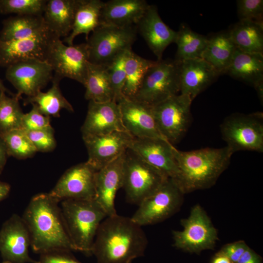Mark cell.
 I'll return each instance as SVG.
<instances>
[{
    "label": "cell",
    "instance_id": "obj_23",
    "mask_svg": "<svg viewBox=\"0 0 263 263\" xmlns=\"http://www.w3.org/2000/svg\"><path fill=\"white\" fill-rule=\"evenodd\" d=\"M179 62L180 92L193 100L219 77L220 74L202 58Z\"/></svg>",
    "mask_w": 263,
    "mask_h": 263
},
{
    "label": "cell",
    "instance_id": "obj_17",
    "mask_svg": "<svg viewBox=\"0 0 263 263\" xmlns=\"http://www.w3.org/2000/svg\"><path fill=\"white\" fill-rule=\"evenodd\" d=\"M31 240L22 217L13 214L0 230V253L3 261L12 263H38L29 255Z\"/></svg>",
    "mask_w": 263,
    "mask_h": 263
},
{
    "label": "cell",
    "instance_id": "obj_4",
    "mask_svg": "<svg viewBox=\"0 0 263 263\" xmlns=\"http://www.w3.org/2000/svg\"><path fill=\"white\" fill-rule=\"evenodd\" d=\"M60 203L62 218L75 251L92 255L97 231L106 214L94 200L68 199Z\"/></svg>",
    "mask_w": 263,
    "mask_h": 263
},
{
    "label": "cell",
    "instance_id": "obj_1",
    "mask_svg": "<svg viewBox=\"0 0 263 263\" xmlns=\"http://www.w3.org/2000/svg\"><path fill=\"white\" fill-rule=\"evenodd\" d=\"M142 226L131 218L107 216L100 224L92 248L96 263H132L144 255L148 245Z\"/></svg>",
    "mask_w": 263,
    "mask_h": 263
},
{
    "label": "cell",
    "instance_id": "obj_30",
    "mask_svg": "<svg viewBox=\"0 0 263 263\" xmlns=\"http://www.w3.org/2000/svg\"><path fill=\"white\" fill-rule=\"evenodd\" d=\"M47 28L42 16L17 15L3 21L0 40L6 41L29 38Z\"/></svg>",
    "mask_w": 263,
    "mask_h": 263
},
{
    "label": "cell",
    "instance_id": "obj_26",
    "mask_svg": "<svg viewBox=\"0 0 263 263\" xmlns=\"http://www.w3.org/2000/svg\"><path fill=\"white\" fill-rule=\"evenodd\" d=\"M225 74L255 89L263 83V54L245 53L236 48Z\"/></svg>",
    "mask_w": 263,
    "mask_h": 263
},
{
    "label": "cell",
    "instance_id": "obj_28",
    "mask_svg": "<svg viewBox=\"0 0 263 263\" xmlns=\"http://www.w3.org/2000/svg\"><path fill=\"white\" fill-rule=\"evenodd\" d=\"M227 31L239 50L248 53L263 54V22L239 20Z\"/></svg>",
    "mask_w": 263,
    "mask_h": 263
},
{
    "label": "cell",
    "instance_id": "obj_42",
    "mask_svg": "<svg viewBox=\"0 0 263 263\" xmlns=\"http://www.w3.org/2000/svg\"><path fill=\"white\" fill-rule=\"evenodd\" d=\"M68 250H55L40 254L38 263H82Z\"/></svg>",
    "mask_w": 263,
    "mask_h": 263
},
{
    "label": "cell",
    "instance_id": "obj_9",
    "mask_svg": "<svg viewBox=\"0 0 263 263\" xmlns=\"http://www.w3.org/2000/svg\"><path fill=\"white\" fill-rule=\"evenodd\" d=\"M183 230H173V246L191 253L213 249L218 240L216 228L204 208L193 206L188 218L181 220Z\"/></svg>",
    "mask_w": 263,
    "mask_h": 263
},
{
    "label": "cell",
    "instance_id": "obj_6",
    "mask_svg": "<svg viewBox=\"0 0 263 263\" xmlns=\"http://www.w3.org/2000/svg\"><path fill=\"white\" fill-rule=\"evenodd\" d=\"M137 33L135 25H99L87 39L89 61L108 67L119 54L132 50Z\"/></svg>",
    "mask_w": 263,
    "mask_h": 263
},
{
    "label": "cell",
    "instance_id": "obj_8",
    "mask_svg": "<svg viewBox=\"0 0 263 263\" xmlns=\"http://www.w3.org/2000/svg\"><path fill=\"white\" fill-rule=\"evenodd\" d=\"M180 92L179 62L161 59L147 72L139 90L132 98L154 106Z\"/></svg>",
    "mask_w": 263,
    "mask_h": 263
},
{
    "label": "cell",
    "instance_id": "obj_24",
    "mask_svg": "<svg viewBox=\"0 0 263 263\" xmlns=\"http://www.w3.org/2000/svg\"><path fill=\"white\" fill-rule=\"evenodd\" d=\"M150 4L145 0H111L104 2L100 25H136Z\"/></svg>",
    "mask_w": 263,
    "mask_h": 263
},
{
    "label": "cell",
    "instance_id": "obj_41",
    "mask_svg": "<svg viewBox=\"0 0 263 263\" xmlns=\"http://www.w3.org/2000/svg\"><path fill=\"white\" fill-rule=\"evenodd\" d=\"M51 127L50 117L43 114L34 105L28 113L23 115L21 128L25 131L39 130Z\"/></svg>",
    "mask_w": 263,
    "mask_h": 263
},
{
    "label": "cell",
    "instance_id": "obj_39",
    "mask_svg": "<svg viewBox=\"0 0 263 263\" xmlns=\"http://www.w3.org/2000/svg\"><path fill=\"white\" fill-rule=\"evenodd\" d=\"M236 3L239 20L263 22V0H238Z\"/></svg>",
    "mask_w": 263,
    "mask_h": 263
},
{
    "label": "cell",
    "instance_id": "obj_19",
    "mask_svg": "<svg viewBox=\"0 0 263 263\" xmlns=\"http://www.w3.org/2000/svg\"><path fill=\"white\" fill-rule=\"evenodd\" d=\"M117 103L123 126L133 137L165 139L157 127L151 106L125 96Z\"/></svg>",
    "mask_w": 263,
    "mask_h": 263
},
{
    "label": "cell",
    "instance_id": "obj_22",
    "mask_svg": "<svg viewBox=\"0 0 263 263\" xmlns=\"http://www.w3.org/2000/svg\"><path fill=\"white\" fill-rule=\"evenodd\" d=\"M148 46L157 56L162 59L166 48L174 43L177 31L170 28L161 19L156 6L150 5L135 25Z\"/></svg>",
    "mask_w": 263,
    "mask_h": 263
},
{
    "label": "cell",
    "instance_id": "obj_11",
    "mask_svg": "<svg viewBox=\"0 0 263 263\" xmlns=\"http://www.w3.org/2000/svg\"><path fill=\"white\" fill-rule=\"evenodd\" d=\"M192 101L188 96L180 94L151 106L159 132L172 145L179 142L187 131Z\"/></svg>",
    "mask_w": 263,
    "mask_h": 263
},
{
    "label": "cell",
    "instance_id": "obj_7",
    "mask_svg": "<svg viewBox=\"0 0 263 263\" xmlns=\"http://www.w3.org/2000/svg\"><path fill=\"white\" fill-rule=\"evenodd\" d=\"M223 140L234 153L239 150L263 151V114L233 113L220 126Z\"/></svg>",
    "mask_w": 263,
    "mask_h": 263
},
{
    "label": "cell",
    "instance_id": "obj_49",
    "mask_svg": "<svg viewBox=\"0 0 263 263\" xmlns=\"http://www.w3.org/2000/svg\"><path fill=\"white\" fill-rule=\"evenodd\" d=\"M1 263H12L10 262H8V261H3V262Z\"/></svg>",
    "mask_w": 263,
    "mask_h": 263
},
{
    "label": "cell",
    "instance_id": "obj_43",
    "mask_svg": "<svg viewBox=\"0 0 263 263\" xmlns=\"http://www.w3.org/2000/svg\"><path fill=\"white\" fill-rule=\"evenodd\" d=\"M248 246L244 241H238L224 245L219 251L232 262L236 263Z\"/></svg>",
    "mask_w": 263,
    "mask_h": 263
},
{
    "label": "cell",
    "instance_id": "obj_48",
    "mask_svg": "<svg viewBox=\"0 0 263 263\" xmlns=\"http://www.w3.org/2000/svg\"><path fill=\"white\" fill-rule=\"evenodd\" d=\"M0 90L2 92H7V89L6 88L4 87V86L3 85L0 78Z\"/></svg>",
    "mask_w": 263,
    "mask_h": 263
},
{
    "label": "cell",
    "instance_id": "obj_34",
    "mask_svg": "<svg viewBox=\"0 0 263 263\" xmlns=\"http://www.w3.org/2000/svg\"><path fill=\"white\" fill-rule=\"evenodd\" d=\"M156 62L142 57L132 50L129 52L125 62L126 78L122 90L125 97L132 99L134 96L147 72Z\"/></svg>",
    "mask_w": 263,
    "mask_h": 263
},
{
    "label": "cell",
    "instance_id": "obj_15",
    "mask_svg": "<svg viewBox=\"0 0 263 263\" xmlns=\"http://www.w3.org/2000/svg\"><path fill=\"white\" fill-rule=\"evenodd\" d=\"M56 37H58L47 28L29 38L0 40V65L7 67L18 61L29 59L46 61L50 45Z\"/></svg>",
    "mask_w": 263,
    "mask_h": 263
},
{
    "label": "cell",
    "instance_id": "obj_20",
    "mask_svg": "<svg viewBox=\"0 0 263 263\" xmlns=\"http://www.w3.org/2000/svg\"><path fill=\"white\" fill-rule=\"evenodd\" d=\"M124 153L95 173L94 200L107 216L117 214L114 199L117 191L122 187Z\"/></svg>",
    "mask_w": 263,
    "mask_h": 263
},
{
    "label": "cell",
    "instance_id": "obj_14",
    "mask_svg": "<svg viewBox=\"0 0 263 263\" xmlns=\"http://www.w3.org/2000/svg\"><path fill=\"white\" fill-rule=\"evenodd\" d=\"M97 171L87 161L68 169L61 176L50 195L59 203L65 200H94Z\"/></svg>",
    "mask_w": 263,
    "mask_h": 263
},
{
    "label": "cell",
    "instance_id": "obj_18",
    "mask_svg": "<svg viewBox=\"0 0 263 263\" xmlns=\"http://www.w3.org/2000/svg\"><path fill=\"white\" fill-rule=\"evenodd\" d=\"M173 147V145L166 140L149 137H133L128 146L129 149L176 184L179 171Z\"/></svg>",
    "mask_w": 263,
    "mask_h": 263
},
{
    "label": "cell",
    "instance_id": "obj_45",
    "mask_svg": "<svg viewBox=\"0 0 263 263\" xmlns=\"http://www.w3.org/2000/svg\"><path fill=\"white\" fill-rule=\"evenodd\" d=\"M8 156H9L5 144L0 137V174L4 169Z\"/></svg>",
    "mask_w": 263,
    "mask_h": 263
},
{
    "label": "cell",
    "instance_id": "obj_37",
    "mask_svg": "<svg viewBox=\"0 0 263 263\" xmlns=\"http://www.w3.org/2000/svg\"><path fill=\"white\" fill-rule=\"evenodd\" d=\"M46 0H0V13L42 16Z\"/></svg>",
    "mask_w": 263,
    "mask_h": 263
},
{
    "label": "cell",
    "instance_id": "obj_46",
    "mask_svg": "<svg viewBox=\"0 0 263 263\" xmlns=\"http://www.w3.org/2000/svg\"><path fill=\"white\" fill-rule=\"evenodd\" d=\"M10 189L11 187L9 184L0 180V202L7 197Z\"/></svg>",
    "mask_w": 263,
    "mask_h": 263
},
{
    "label": "cell",
    "instance_id": "obj_16",
    "mask_svg": "<svg viewBox=\"0 0 263 263\" xmlns=\"http://www.w3.org/2000/svg\"><path fill=\"white\" fill-rule=\"evenodd\" d=\"M132 138L124 131L82 135L88 153L87 162L96 171L99 170L123 154Z\"/></svg>",
    "mask_w": 263,
    "mask_h": 263
},
{
    "label": "cell",
    "instance_id": "obj_35",
    "mask_svg": "<svg viewBox=\"0 0 263 263\" xmlns=\"http://www.w3.org/2000/svg\"><path fill=\"white\" fill-rule=\"evenodd\" d=\"M8 156L23 159L32 157L37 151L28 136L21 128L16 129L0 133Z\"/></svg>",
    "mask_w": 263,
    "mask_h": 263
},
{
    "label": "cell",
    "instance_id": "obj_47",
    "mask_svg": "<svg viewBox=\"0 0 263 263\" xmlns=\"http://www.w3.org/2000/svg\"><path fill=\"white\" fill-rule=\"evenodd\" d=\"M211 263H232V262L226 256L218 252L213 258Z\"/></svg>",
    "mask_w": 263,
    "mask_h": 263
},
{
    "label": "cell",
    "instance_id": "obj_12",
    "mask_svg": "<svg viewBox=\"0 0 263 263\" xmlns=\"http://www.w3.org/2000/svg\"><path fill=\"white\" fill-rule=\"evenodd\" d=\"M89 54L87 43L66 45L56 37L51 43L46 61L51 66L53 77L69 78L84 85L87 73Z\"/></svg>",
    "mask_w": 263,
    "mask_h": 263
},
{
    "label": "cell",
    "instance_id": "obj_38",
    "mask_svg": "<svg viewBox=\"0 0 263 263\" xmlns=\"http://www.w3.org/2000/svg\"><path fill=\"white\" fill-rule=\"evenodd\" d=\"M130 51H126L119 54L107 67L113 93V100L117 103L124 96L122 90L126 78L125 62Z\"/></svg>",
    "mask_w": 263,
    "mask_h": 263
},
{
    "label": "cell",
    "instance_id": "obj_33",
    "mask_svg": "<svg viewBox=\"0 0 263 263\" xmlns=\"http://www.w3.org/2000/svg\"><path fill=\"white\" fill-rule=\"evenodd\" d=\"M207 42V36L199 34L183 23L177 31L174 43L177 49L174 60H183L202 58Z\"/></svg>",
    "mask_w": 263,
    "mask_h": 263
},
{
    "label": "cell",
    "instance_id": "obj_32",
    "mask_svg": "<svg viewBox=\"0 0 263 263\" xmlns=\"http://www.w3.org/2000/svg\"><path fill=\"white\" fill-rule=\"evenodd\" d=\"M86 88L85 98L89 101L104 102L113 100V93L107 67L89 61L83 85Z\"/></svg>",
    "mask_w": 263,
    "mask_h": 263
},
{
    "label": "cell",
    "instance_id": "obj_13",
    "mask_svg": "<svg viewBox=\"0 0 263 263\" xmlns=\"http://www.w3.org/2000/svg\"><path fill=\"white\" fill-rule=\"evenodd\" d=\"M51 66L45 61L29 59L15 62L7 67L5 76L18 91L19 98L35 95L53 77Z\"/></svg>",
    "mask_w": 263,
    "mask_h": 263
},
{
    "label": "cell",
    "instance_id": "obj_27",
    "mask_svg": "<svg viewBox=\"0 0 263 263\" xmlns=\"http://www.w3.org/2000/svg\"><path fill=\"white\" fill-rule=\"evenodd\" d=\"M236 47L227 30L207 36L202 58L210 64L220 75L225 74Z\"/></svg>",
    "mask_w": 263,
    "mask_h": 263
},
{
    "label": "cell",
    "instance_id": "obj_3",
    "mask_svg": "<svg viewBox=\"0 0 263 263\" xmlns=\"http://www.w3.org/2000/svg\"><path fill=\"white\" fill-rule=\"evenodd\" d=\"M179 176L176 183L185 194L213 186L228 167L234 153L227 146L184 151L174 146Z\"/></svg>",
    "mask_w": 263,
    "mask_h": 263
},
{
    "label": "cell",
    "instance_id": "obj_2",
    "mask_svg": "<svg viewBox=\"0 0 263 263\" xmlns=\"http://www.w3.org/2000/svg\"><path fill=\"white\" fill-rule=\"evenodd\" d=\"M59 203L49 193H41L31 198L24 210L21 217L29 231L30 246L36 253L75 251Z\"/></svg>",
    "mask_w": 263,
    "mask_h": 263
},
{
    "label": "cell",
    "instance_id": "obj_21",
    "mask_svg": "<svg viewBox=\"0 0 263 263\" xmlns=\"http://www.w3.org/2000/svg\"><path fill=\"white\" fill-rule=\"evenodd\" d=\"M81 131L82 135L105 134L115 131L127 132L122 122L118 104L113 100L104 102L89 101L87 115Z\"/></svg>",
    "mask_w": 263,
    "mask_h": 263
},
{
    "label": "cell",
    "instance_id": "obj_31",
    "mask_svg": "<svg viewBox=\"0 0 263 263\" xmlns=\"http://www.w3.org/2000/svg\"><path fill=\"white\" fill-rule=\"evenodd\" d=\"M52 80V85L47 92L41 91L34 96L27 97L24 100V104H31L43 114L49 117L59 116L60 112L62 109L74 112L73 106L61 92L59 86L61 80L53 77Z\"/></svg>",
    "mask_w": 263,
    "mask_h": 263
},
{
    "label": "cell",
    "instance_id": "obj_5",
    "mask_svg": "<svg viewBox=\"0 0 263 263\" xmlns=\"http://www.w3.org/2000/svg\"><path fill=\"white\" fill-rule=\"evenodd\" d=\"M169 178L131 149L125 151L122 188L129 203L138 206Z\"/></svg>",
    "mask_w": 263,
    "mask_h": 263
},
{
    "label": "cell",
    "instance_id": "obj_40",
    "mask_svg": "<svg viewBox=\"0 0 263 263\" xmlns=\"http://www.w3.org/2000/svg\"><path fill=\"white\" fill-rule=\"evenodd\" d=\"M25 132L37 151L49 152L56 148V143L52 127Z\"/></svg>",
    "mask_w": 263,
    "mask_h": 263
},
{
    "label": "cell",
    "instance_id": "obj_10",
    "mask_svg": "<svg viewBox=\"0 0 263 263\" xmlns=\"http://www.w3.org/2000/svg\"><path fill=\"white\" fill-rule=\"evenodd\" d=\"M184 194L175 182L169 178L138 205L131 218L141 226L163 222L179 210Z\"/></svg>",
    "mask_w": 263,
    "mask_h": 263
},
{
    "label": "cell",
    "instance_id": "obj_44",
    "mask_svg": "<svg viewBox=\"0 0 263 263\" xmlns=\"http://www.w3.org/2000/svg\"><path fill=\"white\" fill-rule=\"evenodd\" d=\"M236 263H262V258L248 246Z\"/></svg>",
    "mask_w": 263,
    "mask_h": 263
},
{
    "label": "cell",
    "instance_id": "obj_36",
    "mask_svg": "<svg viewBox=\"0 0 263 263\" xmlns=\"http://www.w3.org/2000/svg\"><path fill=\"white\" fill-rule=\"evenodd\" d=\"M24 113L16 96H7L2 92L0 97V133L21 128Z\"/></svg>",
    "mask_w": 263,
    "mask_h": 263
},
{
    "label": "cell",
    "instance_id": "obj_50",
    "mask_svg": "<svg viewBox=\"0 0 263 263\" xmlns=\"http://www.w3.org/2000/svg\"><path fill=\"white\" fill-rule=\"evenodd\" d=\"M2 93V92H1L0 90V96H1V93Z\"/></svg>",
    "mask_w": 263,
    "mask_h": 263
},
{
    "label": "cell",
    "instance_id": "obj_25",
    "mask_svg": "<svg viewBox=\"0 0 263 263\" xmlns=\"http://www.w3.org/2000/svg\"><path fill=\"white\" fill-rule=\"evenodd\" d=\"M81 0H49L42 15L47 27L56 36L66 38L70 34L76 9Z\"/></svg>",
    "mask_w": 263,
    "mask_h": 263
},
{
    "label": "cell",
    "instance_id": "obj_29",
    "mask_svg": "<svg viewBox=\"0 0 263 263\" xmlns=\"http://www.w3.org/2000/svg\"><path fill=\"white\" fill-rule=\"evenodd\" d=\"M104 1L100 0H81L76 9L70 34L63 42L73 45L75 38L85 34L86 40L89 34L100 25V16Z\"/></svg>",
    "mask_w": 263,
    "mask_h": 263
}]
</instances>
